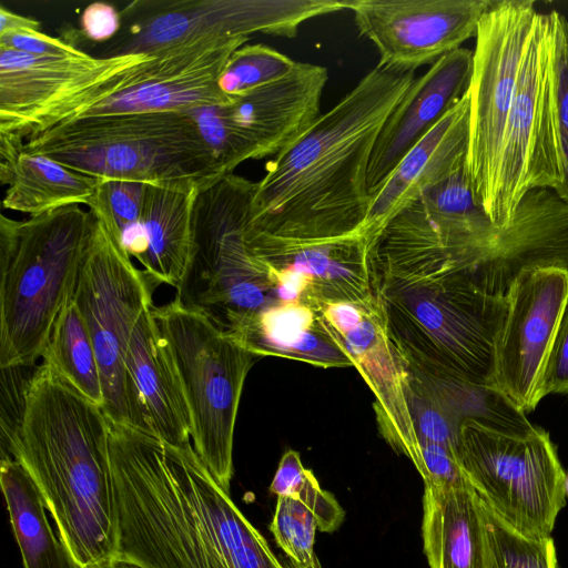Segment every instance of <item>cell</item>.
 Instances as JSON below:
<instances>
[{
  "mask_svg": "<svg viewBox=\"0 0 568 568\" xmlns=\"http://www.w3.org/2000/svg\"><path fill=\"white\" fill-rule=\"evenodd\" d=\"M416 79L377 63L333 108L265 165L248 227L326 240L359 233L371 203L367 172L378 134Z\"/></svg>",
  "mask_w": 568,
  "mask_h": 568,
  "instance_id": "2",
  "label": "cell"
},
{
  "mask_svg": "<svg viewBox=\"0 0 568 568\" xmlns=\"http://www.w3.org/2000/svg\"><path fill=\"white\" fill-rule=\"evenodd\" d=\"M41 23L32 18L17 14L0 7V34L8 32L40 31Z\"/></svg>",
  "mask_w": 568,
  "mask_h": 568,
  "instance_id": "43",
  "label": "cell"
},
{
  "mask_svg": "<svg viewBox=\"0 0 568 568\" xmlns=\"http://www.w3.org/2000/svg\"><path fill=\"white\" fill-rule=\"evenodd\" d=\"M200 185L192 181L146 183L141 215L145 251L138 262L153 290L178 288L193 247V215Z\"/></svg>",
  "mask_w": 568,
  "mask_h": 568,
  "instance_id": "25",
  "label": "cell"
},
{
  "mask_svg": "<svg viewBox=\"0 0 568 568\" xmlns=\"http://www.w3.org/2000/svg\"><path fill=\"white\" fill-rule=\"evenodd\" d=\"M565 494L568 497V474H566V479H565Z\"/></svg>",
  "mask_w": 568,
  "mask_h": 568,
  "instance_id": "45",
  "label": "cell"
},
{
  "mask_svg": "<svg viewBox=\"0 0 568 568\" xmlns=\"http://www.w3.org/2000/svg\"><path fill=\"white\" fill-rule=\"evenodd\" d=\"M508 308L495 356V385L525 414L539 404L538 388L568 298V268L524 272L506 294Z\"/></svg>",
  "mask_w": 568,
  "mask_h": 568,
  "instance_id": "15",
  "label": "cell"
},
{
  "mask_svg": "<svg viewBox=\"0 0 568 568\" xmlns=\"http://www.w3.org/2000/svg\"><path fill=\"white\" fill-rule=\"evenodd\" d=\"M36 367L1 368V453L10 446L19 433L26 409L27 392Z\"/></svg>",
  "mask_w": 568,
  "mask_h": 568,
  "instance_id": "37",
  "label": "cell"
},
{
  "mask_svg": "<svg viewBox=\"0 0 568 568\" xmlns=\"http://www.w3.org/2000/svg\"><path fill=\"white\" fill-rule=\"evenodd\" d=\"M568 393V298L548 352L538 388L541 400L550 394Z\"/></svg>",
  "mask_w": 568,
  "mask_h": 568,
  "instance_id": "39",
  "label": "cell"
},
{
  "mask_svg": "<svg viewBox=\"0 0 568 568\" xmlns=\"http://www.w3.org/2000/svg\"><path fill=\"white\" fill-rule=\"evenodd\" d=\"M419 447L420 464L417 471L424 485L449 486L469 483L455 448L429 442H419Z\"/></svg>",
  "mask_w": 568,
  "mask_h": 568,
  "instance_id": "38",
  "label": "cell"
},
{
  "mask_svg": "<svg viewBox=\"0 0 568 568\" xmlns=\"http://www.w3.org/2000/svg\"><path fill=\"white\" fill-rule=\"evenodd\" d=\"M320 308L374 395L379 433L417 469L420 447L406 398L408 371L387 334L378 302L321 303Z\"/></svg>",
  "mask_w": 568,
  "mask_h": 568,
  "instance_id": "16",
  "label": "cell"
},
{
  "mask_svg": "<svg viewBox=\"0 0 568 568\" xmlns=\"http://www.w3.org/2000/svg\"><path fill=\"white\" fill-rule=\"evenodd\" d=\"M468 140L467 91L372 194L366 220L359 230L372 246L382 229L400 210L466 164Z\"/></svg>",
  "mask_w": 568,
  "mask_h": 568,
  "instance_id": "22",
  "label": "cell"
},
{
  "mask_svg": "<svg viewBox=\"0 0 568 568\" xmlns=\"http://www.w3.org/2000/svg\"><path fill=\"white\" fill-rule=\"evenodd\" d=\"M121 28V12L106 2H93L87 6L80 18L81 33L93 42L113 40Z\"/></svg>",
  "mask_w": 568,
  "mask_h": 568,
  "instance_id": "41",
  "label": "cell"
},
{
  "mask_svg": "<svg viewBox=\"0 0 568 568\" xmlns=\"http://www.w3.org/2000/svg\"><path fill=\"white\" fill-rule=\"evenodd\" d=\"M41 358L102 408L104 399L95 351L73 296L59 314Z\"/></svg>",
  "mask_w": 568,
  "mask_h": 568,
  "instance_id": "29",
  "label": "cell"
},
{
  "mask_svg": "<svg viewBox=\"0 0 568 568\" xmlns=\"http://www.w3.org/2000/svg\"><path fill=\"white\" fill-rule=\"evenodd\" d=\"M549 18L550 116L560 178L555 192L568 202V21L556 10L549 12Z\"/></svg>",
  "mask_w": 568,
  "mask_h": 568,
  "instance_id": "32",
  "label": "cell"
},
{
  "mask_svg": "<svg viewBox=\"0 0 568 568\" xmlns=\"http://www.w3.org/2000/svg\"><path fill=\"white\" fill-rule=\"evenodd\" d=\"M251 353L301 361L322 368L354 367L320 306L274 302L248 317L232 335Z\"/></svg>",
  "mask_w": 568,
  "mask_h": 568,
  "instance_id": "24",
  "label": "cell"
},
{
  "mask_svg": "<svg viewBox=\"0 0 568 568\" xmlns=\"http://www.w3.org/2000/svg\"><path fill=\"white\" fill-rule=\"evenodd\" d=\"M406 398L418 443L457 449L463 420L442 392L428 379L408 371Z\"/></svg>",
  "mask_w": 568,
  "mask_h": 568,
  "instance_id": "33",
  "label": "cell"
},
{
  "mask_svg": "<svg viewBox=\"0 0 568 568\" xmlns=\"http://www.w3.org/2000/svg\"><path fill=\"white\" fill-rule=\"evenodd\" d=\"M109 568H143L134 562L122 560V559H115Z\"/></svg>",
  "mask_w": 568,
  "mask_h": 568,
  "instance_id": "44",
  "label": "cell"
},
{
  "mask_svg": "<svg viewBox=\"0 0 568 568\" xmlns=\"http://www.w3.org/2000/svg\"><path fill=\"white\" fill-rule=\"evenodd\" d=\"M139 316L129 339L125 364L154 436L180 448L191 444V416L171 351L151 307Z\"/></svg>",
  "mask_w": 568,
  "mask_h": 568,
  "instance_id": "23",
  "label": "cell"
},
{
  "mask_svg": "<svg viewBox=\"0 0 568 568\" xmlns=\"http://www.w3.org/2000/svg\"><path fill=\"white\" fill-rule=\"evenodd\" d=\"M491 0H347L379 63L406 71L433 64L476 37Z\"/></svg>",
  "mask_w": 568,
  "mask_h": 568,
  "instance_id": "14",
  "label": "cell"
},
{
  "mask_svg": "<svg viewBox=\"0 0 568 568\" xmlns=\"http://www.w3.org/2000/svg\"><path fill=\"white\" fill-rule=\"evenodd\" d=\"M151 311L180 374L194 450L230 494L240 399L257 356L175 298L163 306L152 305Z\"/></svg>",
  "mask_w": 568,
  "mask_h": 568,
  "instance_id": "8",
  "label": "cell"
},
{
  "mask_svg": "<svg viewBox=\"0 0 568 568\" xmlns=\"http://www.w3.org/2000/svg\"><path fill=\"white\" fill-rule=\"evenodd\" d=\"M550 18L537 14L521 58L496 176L491 221L507 225L534 189L560 185L549 97Z\"/></svg>",
  "mask_w": 568,
  "mask_h": 568,
  "instance_id": "13",
  "label": "cell"
},
{
  "mask_svg": "<svg viewBox=\"0 0 568 568\" xmlns=\"http://www.w3.org/2000/svg\"><path fill=\"white\" fill-rule=\"evenodd\" d=\"M145 184L123 180H100L87 204L100 216L122 247L136 261L145 251L141 225Z\"/></svg>",
  "mask_w": 568,
  "mask_h": 568,
  "instance_id": "30",
  "label": "cell"
},
{
  "mask_svg": "<svg viewBox=\"0 0 568 568\" xmlns=\"http://www.w3.org/2000/svg\"><path fill=\"white\" fill-rule=\"evenodd\" d=\"M473 73V51L459 48L416 78L383 125L367 172L372 194L404 156L467 93Z\"/></svg>",
  "mask_w": 568,
  "mask_h": 568,
  "instance_id": "21",
  "label": "cell"
},
{
  "mask_svg": "<svg viewBox=\"0 0 568 568\" xmlns=\"http://www.w3.org/2000/svg\"><path fill=\"white\" fill-rule=\"evenodd\" d=\"M24 150L22 139L12 133L0 132V181L9 184L20 154Z\"/></svg>",
  "mask_w": 568,
  "mask_h": 568,
  "instance_id": "42",
  "label": "cell"
},
{
  "mask_svg": "<svg viewBox=\"0 0 568 568\" xmlns=\"http://www.w3.org/2000/svg\"><path fill=\"white\" fill-rule=\"evenodd\" d=\"M0 484L24 568H81L51 528L45 501L24 467L2 456Z\"/></svg>",
  "mask_w": 568,
  "mask_h": 568,
  "instance_id": "27",
  "label": "cell"
},
{
  "mask_svg": "<svg viewBox=\"0 0 568 568\" xmlns=\"http://www.w3.org/2000/svg\"><path fill=\"white\" fill-rule=\"evenodd\" d=\"M2 456L29 473L80 567L109 568L116 558V520L101 407L42 362L27 392L19 433Z\"/></svg>",
  "mask_w": 568,
  "mask_h": 568,
  "instance_id": "3",
  "label": "cell"
},
{
  "mask_svg": "<svg viewBox=\"0 0 568 568\" xmlns=\"http://www.w3.org/2000/svg\"><path fill=\"white\" fill-rule=\"evenodd\" d=\"M296 61L264 44H244L225 63L219 87L231 98L243 95L288 73Z\"/></svg>",
  "mask_w": 568,
  "mask_h": 568,
  "instance_id": "35",
  "label": "cell"
},
{
  "mask_svg": "<svg viewBox=\"0 0 568 568\" xmlns=\"http://www.w3.org/2000/svg\"><path fill=\"white\" fill-rule=\"evenodd\" d=\"M458 462L480 498L517 531L549 537L565 506L566 473L550 435H517L476 420L460 426Z\"/></svg>",
  "mask_w": 568,
  "mask_h": 568,
  "instance_id": "10",
  "label": "cell"
},
{
  "mask_svg": "<svg viewBox=\"0 0 568 568\" xmlns=\"http://www.w3.org/2000/svg\"><path fill=\"white\" fill-rule=\"evenodd\" d=\"M108 427L115 559L143 568H291L215 481L193 445L174 447L110 420Z\"/></svg>",
  "mask_w": 568,
  "mask_h": 568,
  "instance_id": "1",
  "label": "cell"
},
{
  "mask_svg": "<svg viewBox=\"0 0 568 568\" xmlns=\"http://www.w3.org/2000/svg\"><path fill=\"white\" fill-rule=\"evenodd\" d=\"M100 180L67 168L44 155L20 154L2 206L38 215L72 204H88Z\"/></svg>",
  "mask_w": 568,
  "mask_h": 568,
  "instance_id": "28",
  "label": "cell"
},
{
  "mask_svg": "<svg viewBox=\"0 0 568 568\" xmlns=\"http://www.w3.org/2000/svg\"><path fill=\"white\" fill-rule=\"evenodd\" d=\"M149 57L97 58L85 51L49 57L0 47V132L29 138L33 125L53 108Z\"/></svg>",
  "mask_w": 568,
  "mask_h": 568,
  "instance_id": "17",
  "label": "cell"
},
{
  "mask_svg": "<svg viewBox=\"0 0 568 568\" xmlns=\"http://www.w3.org/2000/svg\"><path fill=\"white\" fill-rule=\"evenodd\" d=\"M483 513L484 568H558L551 536L536 538L517 531L494 513L484 500Z\"/></svg>",
  "mask_w": 568,
  "mask_h": 568,
  "instance_id": "31",
  "label": "cell"
},
{
  "mask_svg": "<svg viewBox=\"0 0 568 568\" xmlns=\"http://www.w3.org/2000/svg\"><path fill=\"white\" fill-rule=\"evenodd\" d=\"M347 9V0L134 1L122 10L125 27L101 58L152 54L200 39L294 38L301 24Z\"/></svg>",
  "mask_w": 568,
  "mask_h": 568,
  "instance_id": "11",
  "label": "cell"
},
{
  "mask_svg": "<svg viewBox=\"0 0 568 568\" xmlns=\"http://www.w3.org/2000/svg\"><path fill=\"white\" fill-rule=\"evenodd\" d=\"M325 67L295 62L284 77L219 106L245 160L275 156L321 115Z\"/></svg>",
  "mask_w": 568,
  "mask_h": 568,
  "instance_id": "20",
  "label": "cell"
},
{
  "mask_svg": "<svg viewBox=\"0 0 568 568\" xmlns=\"http://www.w3.org/2000/svg\"><path fill=\"white\" fill-rule=\"evenodd\" d=\"M537 14L530 0H491L475 37L466 171L475 200L490 219L504 132Z\"/></svg>",
  "mask_w": 568,
  "mask_h": 568,
  "instance_id": "12",
  "label": "cell"
},
{
  "mask_svg": "<svg viewBox=\"0 0 568 568\" xmlns=\"http://www.w3.org/2000/svg\"><path fill=\"white\" fill-rule=\"evenodd\" d=\"M499 229L475 200L465 164L390 219L372 253L452 257L488 241Z\"/></svg>",
  "mask_w": 568,
  "mask_h": 568,
  "instance_id": "18",
  "label": "cell"
},
{
  "mask_svg": "<svg viewBox=\"0 0 568 568\" xmlns=\"http://www.w3.org/2000/svg\"><path fill=\"white\" fill-rule=\"evenodd\" d=\"M255 182L229 174L200 189L190 264L175 300L231 335L277 302L245 241Z\"/></svg>",
  "mask_w": 568,
  "mask_h": 568,
  "instance_id": "7",
  "label": "cell"
},
{
  "mask_svg": "<svg viewBox=\"0 0 568 568\" xmlns=\"http://www.w3.org/2000/svg\"><path fill=\"white\" fill-rule=\"evenodd\" d=\"M92 213L67 205L26 221L0 216V368L33 367L73 296Z\"/></svg>",
  "mask_w": 568,
  "mask_h": 568,
  "instance_id": "5",
  "label": "cell"
},
{
  "mask_svg": "<svg viewBox=\"0 0 568 568\" xmlns=\"http://www.w3.org/2000/svg\"><path fill=\"white\" fill-rule=\"evenodd\" d=\"M91 213L92 230L73 300L95 351L104 399L101 409L110 422L153 435L125 354L136 320L153 304L154 290L104 221Z\"/></svg>",
  "mask_w": 568,
  "mask_h": 568,
  "instance_id": "9",
  "label": "cell"
},
{
  "mask_svg": "<svg viewBox=\"0 0 568 568\" xmlns=\"http://www.w3.org/2000/svg\"><path fill=\"white\" fill-rule=\"evenodd\" d=\"M24 151L98 180L192 181L202 189L226 176L186 112L83 118L29 138Z\"/></svg>",
  "mask_w": 568,
  "mask_h": 568,
  "instance_id": "6",
  "label": "cell"
},
{
  "mask_svg": "<svg viewBox=\"0 0 568 568\" xmlns=\"http://www.w3.org/2000/svg\"><path fill=\"white\" fill-rule=\"evenodd\" d=\"M422 535L429 568H484L483 500L470 483L425 485Z\"/></svg>",
  "mask_w": 568,
  "mask_h": 568,
  "instance_id": "26",
  "label": "cell"
},
{
  "mask_svg": "<svg viewBox=\"0 0 568 568\" xmlns=\"http://www.w3.org/2000/svg\"><path fill=\"white\" fill-rule=\"evenodd\" d=\"M0 47L33 55L64 57L83 53L68 41L50 37L41 31L8 32L0 34Z\"/></svg>",
  "mask_w": 568,
  "mask_h": 568,
  "instance_id": "40",
  "label": "cell"
},
{
  "mask_svg": "<svg viewBox=\"0 0 568 568\" xmlns=\"http://www.w3.org/2000/svg\"><path fill=\"white\" fill-rule=\"evenodd\" d=\"M270 530L291 568H320L314 551L318 521L312 509L290 496H277Z\"/></svg>",
  "mask_w": 568,
  "mask_h": 568,
  "instance_id": "36",
  "label": "cell"
},
{
  "mask_svg": "<svg viewBox=\"0 0 568 568\" xmlns=\"http://www.w3.org/2000/svg\"><path fill=\"white\" fill-rule=\"evenodd\" d=\"M247 248L268 278L275 273H297L311 282L305 302L377 303L374 291L372 243L361 233L301 241L245 230Z\"/></svg>",
  "mask_w": 568,
  "mask_h": 568,
  "instance_id": "19",
  "label": "cell"
},
{
  "mask_svg": "<svg viewBox=\"0 0 568 568\" xmlns=\"http://www.w3.org/2000/svg\"><path fill=\"white\" fill-rule=\"evenodd\" d=\"M270 490L308 506L317 518L320 531L332 532L344 520V510L336 498L320 486L313 471L304 467L300 454L293 449L283 454Z\"/></svg>",
  "mask_w": 568,
  "mask_h": 568,
  "instance_id": "34",
  "label": "cell"
},
{
  "mask_svg": "<svg viewBox=\"0 0 568 568\" xmlns=\"http://www.w3.org/2000/svg\"><path fill=\"white\" fill-rule=\"evenodd\" d=\"M372 264L387 334L409 372L496 387L507 296L480 290L442 256H373Z\"/></svg>",
  "mask_w": 568,
  "mask_h": 568,
  "instance_id": "4",
  "label": "cell"
}]
</instances>
